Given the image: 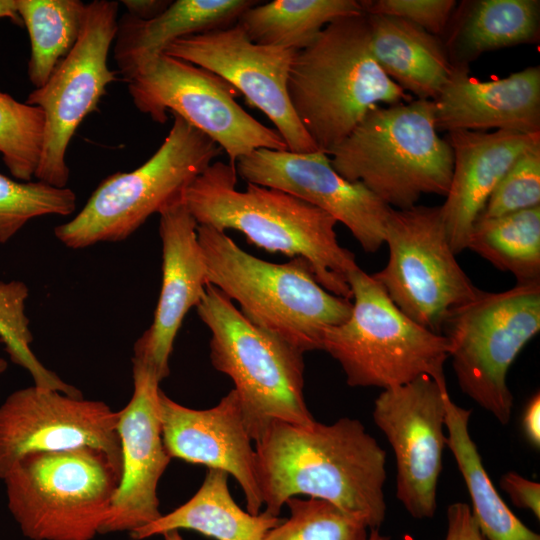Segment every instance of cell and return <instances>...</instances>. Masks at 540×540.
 <instances>
[{"instance_id":"obj_36","label":"cell","mask_w":540,"mask_h":540,"mask_svg":"<svg viewBox=\"0 0 540 540\" xmlns=\"http://www.w3.org/2000/svg\"><path fill=\"white\" fill-rule=\"evenodd\" d=\"M363 13L400 18L427 32L444 35L457 7L454 0H362Z\"/></svg>"},{"instance_id":"obj_10","label":"cell","mask_w":540,"mask_h":540,"mask_svg":"<svg viewBox=\"0 0 540 540\" xmlns=\"http://www.w3.org/2000/svg\"><path fill=\"white\" fill-rule=\"evenodd\" d=\"M539 330L540 282L481 291L454 309L442 327L461 391L502 425L513 410L508 370Z\"/></svg>"},{"instance_id":"obj_14","label":"cell","mask_w":540,"mask_h":540,"mask_svg":"<svg viewBox=\"0 0 540 540\" xmlns=\"http://www.w3.org/2000/svg\"><path fill=\"white\" fill-rule=\"evenodd\" d=\"M118 412L102 401L30 386L0 405V479L31 453L82 447L103 451L122 472Z\"/></svg>"},{"instance_id":"obj_33","label":"cell","mask_w":540,"mask_h":540,"mask_svg":"<svg viewBox=\"0 0 540 540\" xmlns=\"http://www.w3.org/2000/svg\"><path fill=\"white\" fill-rule=\"evenodd\" d=\"M76 203L70 188L38 180L16 181L0 173V243L8 242L34 218L72 214Z\"/></svg>"},{"instance_id":"obj_19","label":"cell","mask_w":540,"mask_h":540,"mask_svg":"<svg viewBox=\"0 0 540 540\" xmlns=\"http://www.w3.org/2000/svg\"><path fill=\"white\" fill-rule=\"evenodd\" d=\"M159 414L162 440L170 458L231 474L244 492L247 511H262L253 440L234 389L217 405L204 410L185 407L160 390Z\"/></svg>"},{"instance_id":"obj_43","label":"cell","mask_w":540,"mask_h":540,"mask_svg":"<svg viewBox=\"0 0 540 540\" xmlns=\"http://www.w3.org/2000/svg\"><path fill=\"white\" fill-rule=\"evenodd\" d=\"M164 540H184L179 533V530H171L162 534Z\"/></svg>"},{"instance_id":"obj_16","label":"cell","mask_w":540,"mask_h":540,"mask_svg":"<svg viewBox=\"0 0 540 540\" xmlns=\"http://www.w3.org/2000/svg\"><path fill=\"white\" fill-rule=\"evenodd\" d=\"M163 53L207 69L234 86L274 124L287 150H319L297 119L288 97V74L295 50L254 43L235 23L180 38Z\"/></svg>"},{"instance_id":"obj_24","label":"cell","mask_w":540,"mask_h":540,"mask_svg":"<svg viewBox=\"0 0 540 540\" xmlns=\"http://www.w3.org/2000/svg\"><path fill=\"white\" fill-rule=\"evenodd\" d=\"M366 17L371 51L383 72L417 99L436 100L455 68L440 37L400 18Z\"/></svg>"},{"instance_id":"obj_4","label":"cell","mask_w":540,"mask_h":540,"mask_svg":"<svg viewBox=\"0 0 540 540\" xmlns=\"http://www.w3.org/2000/svg\"><path fill=\"white\" fill-rule=\"evenodd\" d=\"M197 237L208 283L236 301L251 323L301 352L322 350L325 331L349 317L352 301L324 289L305 259L268 262L206 225H198Z\"/></svg>"},{"instance_id":"obj_31","label":"cell","mask_w":540,"mask_h":540,"mask_svg":"<svg viewBox=\"0 0 540 540\" xmlns=\"http://www.w3.org/2000/svg\"><path fill=\"white\" fill-rule=\"evenodd\" d=\"M28 296L29 288L24 282L0 280V341L5 351L12 362L31 375L35 386L81 397L77 388L47 369L32 352L33 335L25 313Z\"/></svg>"},{"instance_id":"obj_28","label":"cell","mask_w":540,"mask_h":540,"mask_svg":"<svg viewBox=\"0 0 540 540\" xmlns=\"http://www.w3.org/2000/svg\"><path fill=\"white\" fill-rule=\"evenodd\" d=\"M361 14L357 0H274L253 5L237 23L254 43L297 51L332 21Z\"/></svg>"},{"instance_id":"obj_12","label":"cell","mask_w":540,"mask_h":540,"mask_svg":"<svg viewBox=\"0 0 540 540\" xmlns=\"http://www.w3.org/2000/svg\"><path fill=\"white\" fill-rule=\"evenodd\" d=\"M126 83L140 112L159 124L168 112L180 116L213 140L234 167L257 149L287 150L275 129L237 103L240 93L234 86L200 66L163 53Z\"/></svg>"},{"instance_id":"obj_7","label":"cell","mask_w":540,"mask_h":540,"mask_svg":"<svg viewBox=\"0 0 540 540\" xmlns=\"http://www.w3.org/2000/svg\"><path fill=\"white\" fill-rule=\"evenodd\" d=\"M348 284L351 313L322 340V350L340 364L347 384L389 389L427 375L446 385L447 338L408 318L359 266L349 273Z\"/></svg>"},{"instance_id":"obj_44","label":"cell","mask_w":540,"mask_h":540,"mask_svg":"<svg viewBox=\"0 0 540 540\" xmlns=\"http://www.w3.org/2000/svg\"><path fill=\"white\" fill-rule=\"evenodd\" d=\"M7 367H8L7 361L0 357V374L4 373Z\"/></svg>"},{"instance_id":"obj_26","label":"cell","mask_w":540,"mask_h":540,"mask_svg":"<svg viewBox=\"0 0 540 540\" xmlns=\"http://www.w3.org/2000/svg\"><path fill=\"white\" fill-rule=\"evenodd\" d=\"M226 472L209 469L198 491L183 505L130 532L134 540L171 530H192L215 540H263L283 518L266 511L251 514L241 509L228 488Z\"/></svg>"},{"instance_id":"obj_22","label":"cell","mask_w":540,"mask_h":540,"mask_svg":"<svg viewBox=\"0 0 540 540\" xmlns=\"http://www.w3.org/2000/svg\"><path fill=\"white\" fill-rule=\"evenodd\" d=\"M454 67L450 80L433 101L437 131L540 132L539 66L493 81L471 77L468 67Z\"/></svg>"},{"instance_id":"obj_38","label":"cell","mask_w":540,"mask_h":540,"mask_svg":"<svg viewBox=\"0 0 540 540\" xmlns=\"http://www.w3.org/2000/svg\"><path fill=\"white\" fill-rule=\"evenodd\" d=\"M446 516L447 531L444 540H486L467 503L450 504Z\"/></svg>"},{"instance_id":"obj_2","label":"cell","mask_w":540,"mask_h":540,"mask_svg":"<svg viewBox=\"0 0 540 540\" xmlns=\"http://www.w3.org/2000/svg\"><path fill=\"white\" fill-rule=\"evenodd\" d=\"M230 163L214 161L185 189L183 201L198 225L236 230L270 253L301 257L318 283L330 293L352 300L349 273L358 267L353 252L337 239L331 215L287 192L247 183L236 189Z\"/></svg>"},{"instance_id":"obj_39","label":"cell","mask_w":540,"mask_h":540,"mask_svg":"<svg viewBox=\"0 0 540 540\" xmlns=\"http://www.w3.org/2000/svg\"><path fill=\"white\" fill-rule=\"evenodd\" d=\"M522 428L530 445L540 447V394L535 393L527 403L523 418Z\"/></svg>"},{"instance_id":"obj_3","label":"cell","mask_w":540,"mask_h":540,"mask_svg":"<svg viewBox=\"0 0 540 540\" xmlns=\"http://www.w3.org/2000/svg\"><path fill=\"white\" fill-rule=\"evenodd\" d=\"M287 92L297 119L323 152L380 104L412 101L375 60L365 13L332 21L295 51Z\"/></svg>"},{"instance_id":"obj_25","label":"cell","mask_w":540,"mask_h":540,"mask_svg":"<svg viewBox=\"0 0 540 540\" xmlns=\"http://www.w3.org/2000/svg\"><path fill=\"white\" fill-rule=\"evenodd\" d=\"M538 0H478L453 13L444 42L453 66L468 67L481 54L536 43L540 31Z\"/></svg>"},{"instance_id":"obj_8","label":"cell","mask_w":540,"mask_h":540,"mask_svg":"<svg viewBox=\"0 0 540 540\" xmlns=\"http://www.w3.org/2000/svg\"><path fill=\"white\" fill-rule=\"evenodd\" d=\"M222 151L173 114L157 151L137 169L105 178L74 218L55 227L56 238L71 249L127 239L151 215L183 198L185 189Z\"/></svg>"},{"instance_id":"obj_9","label":"cell","mask_w":540,"mask_h":540,"mask_svg":"<svg viewBox=\"0 0 540 540\" xmlns=\"http://www.w3.org/2000/svg\"><path fill=\"white\" fill-rule=\"evenodd\" d=\"M121 472L107 455L82 447L31 453L3 479L8 508L31 540H91L111 508Z\"/></svg>"},{"instance_id":"obj_23","label":"cell","mask_w":540,"mask_h":540,"mask_svg":"<svg viewBox=\"0 0 540 540\" xmlns=\"http://www.w3.org/2000/svg\"><path fill=\"white\" fill-rule=\"evenodd\" d=\"M258 2L176 0L151 20H140L125 13L118 20L114 39V60L119 73L127 82L174 41L232 26Z\"/></svg>"},{"instance_id":"obj_35","label":"cell","mask_w":540,"mask_h":540,"mask_svg":"<svg viewBox=\"0 0 540 540\" xmlns=\"http://www.w3.org/2000/svg\"><path fill=\"white\" fill-rule=\"evenodd\" d=\"M537 206H540V144L515 160L478 218H495Z\"/></svg>"},{"instance_id":"obj_32","label":"cell","mask_w":540,"mask_h":540,"mask_svg":"<svg viewBox=\"0 0 540 540\" xmlns=\"http://www.w3.org/2000/svg\"><path fill=\"white\" fill-rule=\"evenodd\" d=\"M45 118L43 111L0 91V153L10 173L31 181L39 164Z\"/></svg>"},{"instance_id":"obj_5","label":"cell","mask_w":540,"mask_h":540,"mask_svg":"<svg viewBox=\"0 0 540 540\" xmlns=\"http://www.w3.org/2000/svg\"><path fill=\"white\" fill-rule=\"evenodd\" d=\"M325 153L340 176L399 210L417 205L423 194L446 196L453 171L431 100L378 106Z\"/></svg>"},{"instance_id":"obj_40","label":"cell","mask_w":540,"mask_h":540,"mask_svg":"<svg viewBox=\"0 0 540 540\" xmlns=\"http://www.w3.org/2000/svg\"><path fill=\"white\" fill-rule=\"evenodd\" d=\"M172 1L169 0H124L128 14L140 20H151L164 12Z\"/></svg>"},{"instance_id":"obj_34","label":"cell","mask_w":540,"mask_h":540,"mask_svg":"<svg viewBox=\"0 0 540 540\" xmlns=\"http://www.w3.org/2000/svg\"><path fill=\"white\" fill-rule=\"evenodd\" d=\"M290 516L270 529L263 540H367L368 528L333 504L289 498Z\"/></svg>"},{"instance_id":"obj_15","label":"cell","mask_w":540,"mask_h":540,"mask_svg":"<svg viewBox=\"0 0 540 540\" xmlns=\"http://www.w3.org/2000/svg\"><path fill=\"white\" fill-rule=\"evenodd\" d=\"M446 385L427 375L384 389L374 401L373 420L396 459V497L415 519H430L446 447Z\"/></svg>"},{"instance_id":"obj_21","label":"cell","mask_w":540,"mask_h":540,"mask_svg":"<svg viewBox=\"0 0 540 540\" xmlns=\"http://www.w3.org/2000/svg\"><path fill=\"white\" fill-rule=\"evenodd\" d=\"M445 140L453 152V171L441 212L457 255L467 249L472 227L499 181L522 153L540 144V132L454 130Z\"/></svg>"},{"instance_id":"obj_30","label":"cell","mask_w":540,"mask_h":540,"mask_svg":"<svg viewBox=\"0 0 540 540\" xmlns=\"http://www.w3.org/2000/svg\"><path fill=\"white\" fill-rule=\"evenodd\" d=\"M16 4L31 43L28 78L40 88L77 42L86 4L79 0H16Z\"/></svg>"},{"instance_id":"obj_41","label":"cell","mask_w":540,"mask_h":540,"mask_svg":"<svg viewBox=\"0 0 540 540\" xmlns=\"http://www.w3.org/2000/svg\"><path fill=\"white\" fill-rule=\"evenodd\" d=\"M1 18H9L17 24L22 23L17 12L16 0H0V19Z\"/></svg>"},{"instance_id":"obj_17","label":"cell","mask_w":540,"mask_h":540,"mask_svg":"<svg viewBox=\"0 0 540 540\" xmlns=\"http://www.w3.org/2000/svg\"><path fill=\"white\" fill-rule=\"evenodd\" d=\"M237 176L247 183L287 192L344 224L367 253L383 245L391 207L363 184L350 182L332 167L321 151L257 149L235 163Z\"/></svg>"},{"instance_id":"obj_18","label":"cell","mask_w":540,"mask_h":540,"mask_svg":"<svg viewBox=\"0 0 540 540\" xmlns=\"http://www.w3.org/2000/svg\"><path fill=\"white\" fill-rule=\"evenodd\" d=\"M132 376V397L118 411L121 479L100 534L131 532L162 516L157 488L171 458L162 440L159 414L161 380L148 363L134 357Z\"/></svg>"},{"instance_id":"obj_20","label":"cell","mask_w":540,"mask_h":540,"mask_svg":"<svg viewBox=\"0 0 540 540\" xmlns=\"http://www.w3.org/2000/svg\"><path fill=\"white\" fill-rule=\"evenodd\" d=\"M159 216L161 290L152 324L135 342L133 357L148 363L162 381L170 373L169 358L182 322L199 304L209 283L198 224L183 198L167 205Z\"/></svg>"},{"instance_id":"obj_13","label":"cell","mask_w":540,"mask_h":540,"mask_svg":"<svg viewBox=\"0 0 540 540\" xmlns=\"http://www.w3.org/2000/svg\"><path fill=\"white\" fill-rule=\"evenodd\" d=\"M119 3L94 0L86 4L80 35L48 81L35 88L25 103L39 107L45 118L42 151L34 177L66 187L70 170L66 153L81 122L95 111L107 86L117 80L108 54L118 28Z\"/></svg>"},{"instance_id":"obj_37","label":"cell","mask_w":540,"mask_h":540,"mask_svg":"<svg viewBox=\"0 0 540 540\" xmlns=\"http://www.w3.org/2000/svg\"><path fill=\"white\" fill-rule=\"evenodd\" d=\"M500 486L516 507L527 509L538 520L540 519V484L538 482L509 471L501 477Z\"/></svg>"},{"instance_id":"obj_27","label":"cell","mask_w":540,"mask_h":540,"mask_svg":"<svg viewBox=\"0 0 540 540\" xmlns=\"http://www.w3.org/2000/svg\"><path fill=\"white\" fill-rule=\"evenodd\" d=\"M446 446L466 484L471 513L486 540H540L507 506L494 487L469 433L471 410L444 394Z\"/></svg>"},{"instance_id":"obj_42","label":"cell","mask_w":540,"mask_h":540,"mask_svg":"<svg viewBox=\"0 0 540 540\" xmlns=\"http://www.w3.org/2000/svg\"><path fill=\"white\" fill-rule=\"evenodd\" d=\"M367 540H390V537L381 534L379 529H370Z\"/></svg>"},{"instance_id":"obj_11","label":"cell","mask_w":540,"mask_h":540,"mask_svg":"<svg viewBox=\"0 0 540 540\" xmlns=\"http://www.w3.org/2000/svg\"><path fill=\"white\" fill-rule=\"evenodd\" d=\"M384 243L388 262L371 276L418 325L442 334L448 315L480 294L456 260L441 206L392 208Z\"/></svg>"},{"instance_id":"obj_29","label":"cell","mask_w":540,"mask_h":540,"mask_svg":"<svg viewBox=\"0 0 540 540\" xmlns=\"http://www.w3.org/2000/svg\"><path fill=\"white\" fill-rule=\"evenodd\" d=\"M467 248L517 284L540 282V206L495 218H478Z\"/></svg>"},{"instance_id":"obj_6","label":"cell","mask_w":540,"mask_h":540,"mask_svg":"<svg viewBox=\"0 0 540 540\" xmlns=\"http://www.w3.org/2000/svg\"><path fill=\"white\" fill-rule=\"evenodd\" d=\"M195 308L211 334V363L233 381L254 442L274 421H315L304 397L303 352L251 323L212 284Z\"/></svg>"},{"instance_id":"obj_1","label":"cell","mask_w":540,"mask_h":540,"mask_svg":"<svg viewBox=\"0 0 540 540\" xmlns=\"http://www.w3.org/2000/svg\"><path fill=\"white\" fill-rule=\"evenodd\" d=\"M255 475L264 511L279 516L291 497L327 501L379 529L386 516V452L363 424L272 422L255 441Z\"/></svg>"}]
</instances>
